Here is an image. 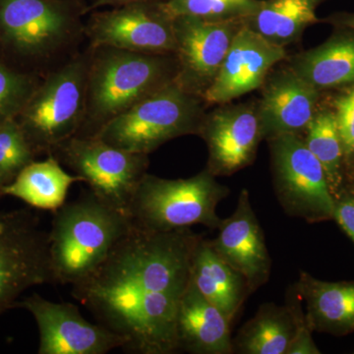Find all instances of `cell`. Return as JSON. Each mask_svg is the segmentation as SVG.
<instances>
[{
  "mask_svg": "<svg viewBox=\"0 0 354 354\" xmlns=\"http://www.w3.org/2000/svg\"><path fill=\"white\" fill-rule=\"evenodd\" d=\"M86 111L76 136L92 137L104 125L174 82V55L91 48Z\"/></svg>",
  "mask_w": 354,
  "mask_h": 354,
  "instance_id": "obj_2",
  "label": "cell"
},
{
  "mask_svg": "<svg viewBox=\"0 0 354 354\" xmlns=\"http://www.w3.org/2000/svg\"><path fill=\"white\" fill-rule=\"evenodd\" d=\"M198 136L208 148L206 169L230 176L253 164L262 141L257 102L221 104L203 120Z\"/></svg>",
  "mask_w": 354,
  "mask_h": 354,
  "instance_id": "obj_14",
  "label": "cell"
},
{
  "mask_svg": "<svg viewBox=\"0 0 354 354\" xmlns=\"http://www.w3.org/2000/svg\"><path fill=\"white\" fill-rule=\"evenodd\" d=\"M334 220L354 243V194L346 192L335 200Z\"/></svg>",
  "mask_w": 354,
  "mask_h": 354,
  "instance_id": "obj_31",
  "label": "cell"
},
{
  "mask_svg": "<svg viewBox=\"0 0 354 354\" xmlns=\"http://www.w3.org/2000/svg\"><path fill=\"white\" fill-rule=\"evenodd\" d=\"M326 0H261L245 19L249 28L279 46L297 43L310 25L320 23L317 8Z\"/></svg>",
  "mask_w": 354,
  "mask_h": 354,
  "instance_id": "obj_24",
  "label": "cell"
},
{
  "mask_svg": "<svg viewBox=\"0 0 354 354\" xmlns=\"http://www.w3.org/2000/svg\"><path fill=\"white\" fill-rule=\"evenodd\" d=\"M50 155L82 177L95 196L127 212L150 165L149 155L128 152L97 137H72Z\"/></svg>",
  "mask_w": 354,
  "mask_h": 354,
  "instance_id": "obj_10",
  "label": "cell"
},
{
  "mask_svg": "<svg viewBox=\"0 0 354 354\" xmlns=\"http://www.w3.org/2000/svg\"><path fill=\"white\" fill-rule=\"evenodd\" d=\"M167 0H94L92 3L88 4L86 13H91L99 9L111 8V7H118L125 6V4L138 3V2H155V3H160Z\"/></svg>",
  "mask_w": 354,
  "mask_h": 354,
  "instance_id": "obj_32",
  "label": "cell"
},
{
  "mask_svg": "<svg viewBox=\"0 0 354 354\" xmlns=\"http://www.w3.org/2000/svg\"><path fill=\"white\" fill-rule=\"evenodd\" d=\"M257 102L263 140L286 134L301 135L318 113L321 92L290 66L270 72Z\"/></svg>",
  "mask_w": 354,
  "mask_h": 354,
  "instance_id": "obj_17",
  "label": "cell"
},
{
  "mask_svg": "<svg viewBox=\"0 0 354 354\" xmlns=\"http://www.w3.org/2000/svg\"><path fill=\"white\" fill-rule=\"evenodd\" d=\"M353 157H354V148H353Z\"/></svg>",
  "mask_w": 354,
  "mask_h": 354,
  "instance_id": "obj_34",
  "label": "cell"
},
{
  "mask_svg": "<svg viewBox=\"0 0 354 354\" xmlns=\"http://www.w3.org/2000/svg\"><path fill=\"white\" fill-rule=\"evenodd\" d=\"M190 281L230 322L252 295L243 276L216 254L209 239L201 236L191 260Z\"/></svg>",
  "mask_w": 354,
  "mask_h": 354,
  "instance_id": "obj_21",
  "label": "cell"
},
{
  "mask_svg": "<svg viewBox=\"0 0 354 354\" xmlns=\"http://www.w3.org/2000/svg\"><path fill=\"white\" fill-rule=\"evenodd\" d=\"M216 230V239H209L216 254L246 279L251 293L265 286L271 276L272 259L245 188L232 215L221 218Z\"/></svg>",
  "mask_w": 354,
  "mask_h": 354,
  "instance_id": "obj_16",
  "label": "cell"
},
{
  "mask_svg": "<svg viewBox=\"0 0 354 354\" xmlns=\"http://www.w3.org/2000/svg\"><path fill=\"white\" fill-rule=\"evenodd\" d=\"M286 58L285 48L268 41L245 22L203 100L207 104H223L248 94L261 88L274 67Z\"/></svg>",
  "mask_w": 354,
  "mask_h": 354,
  "instance_id": "obj_15",
  "label": "cell"
},
{
  "mask_svg": "<svg viewBox=\"0 0 354 354\" xmlns=\"http://www.w3.org/2000/svg\"><path fill=\"white\" fill-rule=\"evenodd\" d=\"M321 22L329 23L339 29H349L354 31V13L341 12L333 14Z\"/></svg>",
  "mask_w": 354,
  "mask_h": 354,
  "instance_id": "obj_33",
  "label": "cell"
},
{
  "mask_svg": "<svg viewBox=\"0 0 354 354\" xmlns=\"http://www.w3.org/2000/svg\"><path fill=\"white\" fill-rule=\"evenodd\" d=\"M232 322L189 281L176 314L178 351L193 354H232Z\"/></svg>",
  "mask_w": 354,
  "mask_h": 354,
  "instance_id": "obj_18",
  "label": "cell"
},
{
  "mask_svg": "<svg viewBox=\"0 0 354 354\" xmlns=\"http://www.w3.org/2000/svg\"><path fill=\"white\" fill-rule=\"evenodd\" d=\"M243 19L211 21L189 16L174 18L177 72L174 82L204 97L211 87Z\"/></svg>",
  "mask_w": 354,
  "mask_h": 354,
  "instance_id": "obj_12",
  "label": "cell"
},
{
  "mask_svg": "<svg viewBox=\"0 0 354 354\" xmlns=\"http://www.w3.org/2000/svg\"><path fill=\"white\" fill-rule=\"evenodd\" d=\"M230 193L206 167L185 179H165L147 172L127 212L134 227L150 232H174L195 225L216 230L221 221L216 207Z\"/></svg>",
  "mask_w": 354,
  "mask_h": 354,
  "instance_id": "obj_4",
  "label": "cell"
},
{
  "mask_svg": "<svg viewBox=\"0 0 354 354\" xmlns=\"http://www.w3.org/2000/svg\"><path fill=\"white\" fill-rule=\"evenodd\" d=\"M127 211L114 208L88 189L53 212L48 230L55 283L73 286L95 271L132 230Z\"/></svg>",
  "mask_w": 354,
  "mask_h": 354,
  "instance_id": "obj_3",
  "label": "cell"
},
{
  "mask_svg": "<svg viewBox=\"0 0 354 354\" xmlns=\"http://www.w3.org/2000/svg\"><path fill=\"white\" fill-rule=\"evenodd\" d=\"M268 143L274 194L286 215L309 223L334 220L335 198L304 137L281 135Z\"/></svg>",
  "mask_w": 354,
  "mask_h": 354,
  "instance_id": "obj_9",
  "label": "cell"
},
{
  "mask_svg": "<svg viewBox=\"0 0 354 354\" xmlns=\"http://www.w3.org/2000/svg\"><path fill=\"white\" fill-rule=\"evenodd\" d=\"M313 332L342 337L354 333V281H325L301 271L295 285Z\"/></svg>",
  "mask_w": 354,
  "mask_h": 354,
  "instance_id": "obj_19",
  "label": "cell"
},
{
  "mask_svg": "<svg viewBox=\"0 0 354 354\" xmlns=\"http://www.w3.org/2000/svg\"><path fill=\"white\" fill-rule=\"evenodd\" d=\"M202 97L171 82L116 116L95 136L128 152L150 155L178 137L199 134L205 113Z\"/></svg>",
  "mask_w": 354,
  "mask_h": 354,
  "instance_id": "obj_5",
  "label": "cell"
},
{
  "mask_svg": "<svg viewBox=\"0 0 354 354\" xmlns=\"http://www.w3.org/2000/svg\"><path fill=\"white\" fill-rule=\"evenodd\" d=\"M261 0H167L162 8L171 18L189 16L200 19H243L252 15Z\"/></svg>",
  "mask_w": 354,
  "mask_h": 354,
  "instance_id": "obj_26",
  "label": "cell"
},
{
  "mask_svg": "<svg viewBox=\"0 0 354 354\" xmlns=\"http://www.w3.org/2000/svg\"><path fill=\"white\" fill-rule=\"evenodd\" d=\"M82 177L64 171L57 158L48 155L31 162L8 185L0 187V198L15 197L35 209L55 212L65 204L70 187Z\"/></svg>",
  "mask_w": 354,
  "mask_h": 354,
  "instance_id": "obj_23",
  "label": "cell"
},
{
  "mask_svg": "<svg viewBox=\"0 0 354 354\" xmlns=\"http://www.w3.org/2000/svg\"><path fill=\"white\" fill-rule=\"evenodd\" d=\"M295 286H291L286 304L269 302L261 305L232 339L234 353L241 354H286L297 333L298 317L304 310Z\"/></svg>",
  "mask_w": 354,
  "mask_h": 354,
  "instance_id": "obj_20",
  "label": "cell"
},
{
  "mask_svg": "<svg viewBox=\"0 0 354 354\" xmlns=\"http://www.w3.org/2000/svg\"><path fill=\"white\" fill-rule=\"evenodd\" d=\"M92 50L76 53L46 77L25 104L20 125L37 155H50L76 136L86 111L88 65Z\"/></svg>",
  "mask_w": 354,
  "mask_h": 354,
  "instance_id": "obj_6",
  "label": "cell"
},
{
  "mask_svg": "<svg viewBox=\"0 0 354 354\" xmlns=\"http://www.w3.org/2000/svg\"><path fill=\"white\" fill-rule=\"evenodd\" d=\"M84 35L90 48L174 55L176 48L174 18L160 3L138 2L90 13Z\"/></svg>",
  "mask_w": 354,
  "mask_h": 354,
  "instance_id": "obj_11",
  "label": "cell"
},
{
  "mask_svg": "<svg viewBox=\"0 0 354 354\" xmlns=\"http://www.w3.org/2000/svg\"><path fill=\"white\" fill-rule=\"evenodd\" d=\"M305 133V143L322 165L335 200L339 199L346 193L344 187V160L346 157L335 111L319 109Z\"/></svg>",
  "mask_w": 354,
  "mask_h": 354,
  "instance_id": "obj_25",
  "label": "cell"
},
{
  "mask_svg": "<svg viewBox=\"0 0 354 354\" xmlns=\"http://www.w3.org/2000/svg\"><path fill=\"white\" fill-rule=\"evenodd\" d=\"M334 111L346 160L353 156L354 88L337 100Z\"/></svg>",
  "mask_w": 354,
  "mask_h": 354,
  "instance_id": "obj_29",
  "label": "cell"
},
{
  "mask_svg": "<svg viewBox=\"0 0 354 354\" xmlns=\"http://www.w3.org/2000/svg\"><path fill=\"white\" fill-rule=\"evenodd\" d=\"M38 326L39 354H106L123 348L125 342L104 326L88 322L76 305L50 301L38 293L21 299Z\"/></svg>",
  "mask_w": 354,
  "mask_h": 354,
  "instance_id": "obj_13",
  "label": "cell"
},
{
  "mask_svg": "<svg viewBox=\"0 0 354 354\" xmlns=\"http://www.w3.org/2000/svg\"><path fill=\"white\" fill-rule=\"evenodd\" d=\"M36 88L31 77L0 62V123L15 118Z\"/></svg>",
  "mask_w": 354,
  "mask_h": 354,
  "instance_id": "obj_28",
  "label": "cell"
},
{
  "mask_svg": "<svg viewBox=\"0 0 354 354\" xmlns=\"http://www.w3.org/2000/svg\"><path fill=\"white\" fill-rule=\"evenodd\" d=\"M55 283L48 232L30 209H0V315L32 286Z\"/></svg>",
  "mask_w": 354,
  "mask_h": 354,
  "instance_id": "obj_8",
  "label": "cell"
},
{
  "mask_svg": "<svg viewBox=\"0 0 354 354\" xmlns=\"http://www.w3.org/2000/svg\"><path fill=\"white\" fill-rule=\"evenodd\" d=\"M36 155L15 118L0 123V187L12 183Z\"/></svg>",
  "mask_w": 354,
  "mask_h": 354,
  "instance_id": "obj_27",
  "label": "cell"
},
{
  "mask_svg": "<svg viewBox=\"0 0 354 354\" xmlns=\"http://www.w3.org/2000/svg\"><path fill=\"white\" fill-rule=\"evenodd\" d=\"M339 30L326 43L288 59V66L320 92L354 84V31Z\"/></svg>",
  "mask_w": 354,
  "mask_h": 354,
  "instance_id": "obj_22",
  "label": "cell"
},
{
  "mask_svg": "<svg viewBox=\"0 0 354 354\" xmlns=\"http://www.w3.org/2000/svg\"><path fill=\"white\" fill-rule=\"evenodd\" d=\"M201 236L190 228L157 232L133 225L94 272L71 286L72 295L124 339L125 353H178L177 309Z\"/></svg>",
  "mask_w": 354,
  "mask_h": 354,
  "instance_id": "obj_1",
  "label": "cell"
},
{
  "mask_svg": "<svg viewBox=\"0 0 354 354\" xmlns=\"http://www.w3.org/2000/svg\"><path fill=\"white\" fill-rule=\"evenodd\" d=\"M312 333L313 330L310 329L304 309L298 317L297 333L286 354H320V349L316 346Z\"/></svg>",
  "mask_w": 354,
  "mask_h": 354,
  "instance_id": "obj_30",
  "label": "cell"
},
{
  "mask_svg": "<svg viewBox=\"0 0 354 354\" xmlns=\"http://www.w3.org/2000/svg\"><path fill=\"white\" fill-rule=\"evenodd\" d=\"M84 0H0V37L28 57L55 59L84 35Z\"/></svg>",
  "mask_w": 354,
  "mask_h": 354,
  "instance_id": "obj_7",
  "label": "cell"
}]
</instances>
